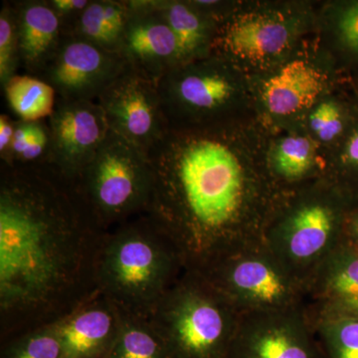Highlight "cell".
<instances>
[{"label":"cell","mask_w":358,"mask_h":358,"mask_svg":"<svg viewBox=\"0 0 358 358\" xmlns=\"http://www.w3.org/2000/svg\"><path fill=\"white\" fill-rule=\"evenodd\" d=\"M107 233L76 183L50 164H1V343L58 322L99 293Z\"/></svg>","instance_id":"obj_1"},{"label":"cell","mask_w":358,"mask_h":358,"mask_svg":"<svg viewBox=\"0 0 358 358\" xmlns=\"http://www.w3.org/2000/svg\"><path fill=\"white\" fill-rule=\"evenodd\" d=\"M214 129L173 131L150 150L147 211L173 239L186 270L263 241L279 195L251 178Z\"/></svg>","instance_id":"obj_2"},{"label":"cell","mask_w":358,"mask_h":358,"mask_svg":"<svg viewBox=\"0 0 358 358\" xmlns=\"http://www.w3.org/2000/svg\"><path fill=\"white\" fill-rule=\"evenodd\" d=\"M186 270L176 243L141 214L108 231L99 259V293L122 313L148 317Z\"/></svg>","instance_id":"obj_3"},{"label":"cell","mask_w":358,"mask_h":358,"mask_svg":"<svg viewBox=\"0 0 358 358\" xmlns=\"http://www.w3.org/2000/svg\"><path fill=\"white\" fill-rule=\"evenodd\" d=\"M240 315L203 275L185 270L147 319L171 358H228Z\"/></svg>","instance_id":"obj_4"},{"label":"cell","mask_w":358,"mask_h":358,"mask_svg":"<svg viewBox=\"0 0 358 358\" xmlns=\"http://www.w3.org/2000/svg\"><path fill=\"white\" fill-rule=\"evenodd\" d=\"M278 199L263 242L303 284L343 243L345 202L334 185L319 183Z\"/></svg>","instance_id":"obj_5"},{"label":"cell","mask_w":358,"mask_h":358,"mask_svg":"<svg viewBox=\"0 0 358 358\" xmlns=\"http://www.w3.org/2000/svg\"><path fill=\"white\" fill-rule=\"evenodd\" d=\"M75 183L98 222L109 231L147 213L154 173L147 155L109 129Z\"/></svg>","instance_id":"obj_6"},{"label":"cell","mask_w":358,"mask_h":358,"mask_svg":"<svg viewBox=\"0 0 358 358\" xmlns=\"http://www.w3.org/2000/svg\"><path fill=\"white\" fill-rule=\"evenodd\" d=\"M197 272L241 313L305 308L306 285L263 241L215 259Z\"/></svg>","instance_id":"obj_7"},{"label":"cell","mask_w":358,"mask_h":358,"mask_svg":"<svg viewBox=\"0 0 358 358\" xmlns=\"http://www.w3.org/2000/svg\"><path fill=\"white\" fill-rule=\"evenodd\" d=\"M157 88L173 131L215 129L238 95L230 66L218 55L182 63L162 77Z\"/></svg>","instance_id":"obj_8"},{"label":"cell","mask_w":358,"mask_h":358,"mask_svg":"<svg viewBox=\"0 0 358 358\" xmlns=\"http://www.w3.org/2000/svg\"><path fill=\"white\" fill-rule=\"evenodd\" d=\"M96 102L110 131L148 157L169 131L157 83L129 68L103 90Z\"/></svg>","instance_id":"obj_9"},{"label":"cell","mask_w":358,"mask_h":358,"mask_svg":"<svg viewBox=\"0 0 358 358\" xmlns=\"http://www.w3.org/2000/svg\"><path fill=\"white\" fill-rule=\"evenodd\" d=\"M228 358H326L305 308L241 313Z\"/></svg>","instance_id":"obj_10"},{"label":"cell","mask_w":358,"mask_h":358,"mask_svg":"<svg viewBox=\"0 0 358 358\" xmlns=\"http://www.w3.org/2000/svg\"><path fill=\"white\" fill-rule=\"evenodd\" d=\"M127 68L119 53L68 36L63 37L57 53L37 78L50 85L61 100L96 102Z\"/></svg>","instance_id":"obj_11"},{"label":"cell","mask_w":358,"mask_h":358,"mask_svg":"<svg viewBox=\"0 0 358 358\" xmlns=\"http://www.w3.org/2000/svg\"><path fill=\"white\" fill-rule=\"evenodd\" d=\"M51 133L49 164L71 181H76L95 157L109 133L98 102L57 98L48 117Z\"/></svg>","instance_id":"obj_12"},{"label":"cell","mask_w":358,"mask_h":358,"mask_svg":"<svg viewBox=\"0 0 358 358\" xmlns=\"http://www.w3.org/2000/svg\"><path fill=\"white\" fill-rule=\"evenodd\" d=\"M129 15L117 53L129 69L159 83L182 64L176 35L155 6V0H127Z\"/></svg>","instance_id":"obj_13"},{"label":"cell","mask_w":358,"mask_h":358,"mask_svg":"<svg viewBox=\"0 0 358 358\" xmlns=\"http://www.w3.org/2000/svg\"><path fill=\"white\" fill-rule=\"evenodd\" d=\"M306 313L324 320L358 319V250L341 243L306 284Z\"/></svg>","instance_id":"obj_14"},{"label":"cell","mask_w":358,"mask_h":358,"mask_svg":"<svg viewBox=\"0 0 358 358\" xmlns=\"http://www.w3.org/2000/svg\"><path fill=\"white\" fill-rule=\"evenodd\" d=\"M122 322V312L98 293L54 322L63 348V358H107Z\"/></svg>","instance_id":"obj_15"},{"label":"cell","mask_w":358,"mask_h":358,"mask_svg":"<svg viewBox=\"0 0 358 358\" xmlns=\"http://www.w3.org/2000/svg\"><path fill=\"white\" fill-rule=\"evenodd\" d=\"M294 37L293 25L275 13L240 14L217 32L213 47L224 56L260 63L286 50Z\"/></svg>","instance_id":"obj_16"},{"label":"cell","mask_w":358,"mask_h":358,"mask_svg":"<svg viewBox=\"0 0 358 358\" xmlns=\"http://www.w3.org/2000/svg\"><path fill=\"white\" fill-rule=\"evenodd\" d=\"M17 22L20 65L39 77L57 53L63 34L57 16L47 0L13 1Z\"/></svg>","instance_id":"obj_17"},{"label":"cell","mask_w":358,"mask_h":358,"mask_svg":"<svg viewBox=\"0 0 358 358\" xmlns=\"http://www.w3.org/2000/svg\"><path fill=\"white\" fill-rule=\"evenodd\" d=\"M324 89V77L303 60L288 63L266 82L263 101L268 112L277 115L296 114L312 107Z\"/></svg>","instance_id":"obj_18"},{"label":"cell","mask_w":358,"mask_h":358,"mask_svg":"<svg viewBox=\"0 0 358 358\" xmlns=\"http://www.w3.org/2000/svg\"><path fill=\"white\" fill-rule=\"evenodd\" d=\"M155 6L178 40L183 63L211 55L218 25L190 1L155 0Z\"/></svg>","instance_id":"obj_19"},{"label":"cell","mask_w":358,"mask_h":358,"mask_svg":"<svg viewBox=\"0 0 358 358\" xmlns=\"http://www.w3.org/2000/svg\"><path fill=\"white\" fill-rule=\"evenodd\" d=\"M129 15L127 0H90L72 36L117 53Z\"/></svg>","instance_id":"obj_20"},{"label":"cell","mask_w":358,"mask_h":358,"mask_svg":"<svg viewBox=\"0 0 358 358\" xmlns=\"http://www.w3.org/2000/svg\"><path fill=\"white\" fill-rule=\"evenodd\" d=\"M2 90L9 107L23 121H42L50 117L57 102L55 90L31 75H15Z\"/></svg>","instance_id":"obj_21"},{"label":"cell","mask_w":358,"mask_h":358,"mask_svg":"<svg viewBox=\"0 0 358 358\" xmlns=\"http://www.w3.org/2000/svg\"><path fill=\"white\" fill-rule=\"evenodd\" d=\"M107 358H171L147 317L122 313L119 336Z\"/></svg>","instance_id":"obj_22"},{"label":"cell","mask_w":358,"mask_h":358,"mask_svg":"<svg viewBox=\"0 0 358 358\" xmlns=\"http://www.w3.org/2000/svg\"><path fill=\"white\" fill-rule=\"evenodd\" d=\"M313 143L305 136L282 138L271 157V167L280 182L296 185L310 178L315 166Z\"/></svg>","instance_id":"obj_23"},{"label":"cell","mask_w":358,"mask_h":358,"mask_svg":"<svg viewBox=\"0 0 358 358\" xmlns=\"http://www.w3.org/2000/svg\"><path fill=\"white\" fill-rule=\"evenodd\" d=\"M50 155L51 133L48 122L43 120H16L10 157L6 166H42L49 164Z\"/></svg>","instance_id":"obj_24"},{"label":"cell","mask_w":358,"mask_h":358,"mask_svg":"<svg viewBox=\"0 0 358 358\" xmlns=\"http://www.w3.org/2000/svg\"><path fill=\"white\" fill-rule=\"evenodd\" d=\"M0 358H63L55 324L36 327L2 341Z\"/></svg>","instance_id":"obj_25"},{"label":"cell","mask_w":358,"mask_h":358,"mask_svg":"<svg viewBox=\"0 0 358 358\" xmlns=\"http://www.w3.org/2000/svg\"><path fill=\"white\" fill-rule=\"evenodd\" d=\"M315 331L326 358H358V319L320 320Z\"/></svg>","instance_id":"obj_26"},{"label":"cell","mask_w":358,"mask_h":358,"mask_svg":"<svg viewBox=\"0 0 358 358\" xmlns=\"http://www.w3.org/2000/svg\"><path fill=\"white\" fill-rule=\"evenodd\" d=\"M20 66L17 22L13 1H4L0 10V84L3 89L17 75Z\"/></svg>","instance_id":"obj_27"},{"label":"cell","mask_w":358,"mask_h":358,"mask_svg":"<svg viewBox=\"0 0 358 358\" xmlns=\"http://www.w3.org/2000/svg\"><path fill=\"white\" fill-rule=\"evenodd\" d=\"M310 126L320 141L334 140L343 129V115L338 106L331 101L320 103L310 114Z\"/></svg>","instance_id":"obj_28"},{"label":"cell","mask_w":358,"mask_h":358,"mask_svg":"<svg viewBox=\"0 0 358 358\" xmlns=\"http://www.w3.org/2000/svg\"><path fill=\"white\" fill-rule=\"evenodd\" d=\"M57 16L63 37L72 36L90 0H47Z\"/></svg>","instance_id":"obj_29"},{"label":"cell","mask_w":358,"mask_h":358,"mask_svg":"<svg viewBox=\"0 0 358 358\" xmlns=\"http://www.w3.org/2000/svg\"><path fill=\"white\" fill-rule=\"evenodd\" d=\"M336 32L348 49L358 51V2L341 9L336 18Z\"/></svg>","instance_id":"obj_30"},{"label":"cell","mask_w":358,"mask_h":358,"mask_svg":"<svg viewBox=\"0 0 358 358\" xmlns=\"http://www.w3.org/2000/svg\"><path fill=\"white\" fill-rule=\"evenodd\" d=\"M15 121L7 115H0V159L1 164H8L13 147Z\"/></svg>","instance_id":"obj_31"},{"label":"cell","mask_w":358,"mask_h":358,"mask_svg":"<svg viewBox=\"0 0 358 358\" xmlns=\"http://www.w3.org/2000/svg\"><path fill=\"white\" fill-rule=\"evenodd\" d=\"M343 243L358 250V215L355 216L350 223L346 222Z\"/></svg>","instance_id":"obj_32"},{"label":"cell","mask_w":358,"mask_h":358,"mask_svg":"<svg viewBox=\"0 0 358 358\" xmlns=\"http://www.w3.org/2000/svg\"><path fill=\"white\" fill-rule=\"evenodd\" d=\"M345 155L346 162L358 166V133L355 134L348 143Z\"/></svg>","instance_id":"obj_33"}]
</instances>
